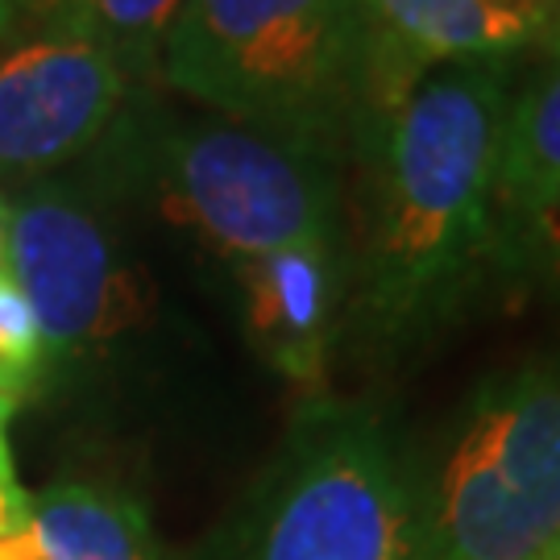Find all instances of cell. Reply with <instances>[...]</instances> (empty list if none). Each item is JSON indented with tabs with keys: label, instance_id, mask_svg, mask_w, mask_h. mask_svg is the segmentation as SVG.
Here are the masks:
<instances>
[{
	"label": "cell",
	"instance_id": "17",
	"mask_svg": "<svg viewBox=\"0 0 560 560\" xmlns=\"http://www.w3.org/2000/svg\"><path fill=\"white\" fill-rule=\"evenodd\" d=\"M62 0H21V9H25V18L34 21V25H42V21H50L55 13H59Z\"/></svg>",
	"mask_w": 560,
	"mask_h": 560
},
{
	"label": "cell",
	"instance_id": "13",
	"mask_svg": "<svg viewBox=\"0 0 560 560\" xmlns=\"http://www.w3.org/2000/svg\"><path fill=\"white\" fill-rule=\"evenodd\" d=\"M183 0H62L50 21L71 25L113 50L133 80L159 75V50Z\"/></svg>",
	"mask_w": 560,
	"mask_h": 560
},
{
	"label": "cell",
	"instance_id": "2",
	"mask_svg": "<svg viewBox=\"0 0 560 560\" xmlns=\"http://www.w3.org/2000/svg\"><path fill=\"white\" fill-rule=\"evenodd\" d=\"M374 46L370 0H183L159 80L345 166L370 113Z\"/></svg>",
	"mask_w": 560,
	"mask_h": 560
},
{
	"label": "cell",
	"instance_id": "3",
	"mask_svg": "<svg viewBox=\"0 0 560 560\" xmlns=\"http://www.w3.org/2000/svg\"><path fill=\"white\" fill-rule=\"evenodd\" d=\"M108 175L229 270L303 245H345L340 162L224 117L129 113L101 145ZM96 154V159H101Z\"/></svg>",
	"mask_w": 560,
	"mask_h": 560
},
{
	"label": "cell",
	"instance_id": "11",
	"mask_svg": "<svg viewBox=\"0 0 560 560\" xmlns=\"http://www.w3.org/2000/svg\"><path fill=\"white\" fill-rule=\"evenodd\" d=\"M540 71L515 88L506 113L499 187H494V229L560 191V21L540 42Z\"/></svg>",
	"mask_w": 560,
	"mask_h": 560
},
{
	"label": "cell",
	"instance_id": "10",
	"mask_svg": "<svg viewBox=\"0 0 560 560\" xmlns=\"http://www.w3.org/2000/svg\"><path fill=\"white\" fill-rule=\"evenodd\" d=\"M378 42L416 71L441 62L515 59L540 46L560 9L536 0H370Z\"/></svg>",
	"mask_w": 560,
	"mask_h": 560
},
{
	"label": "cell",
	"instance_id": "1",
	"mask_svg": "<svg viewBox=\"0 0 560 560\" xmlns=\"http://www.w3.org/2000/svg\"><path fill=\"white\" fill-rule=\"evenodd\" d=\"M515 62H441L358 141L361 233L345 332L402 353L486 279Z\"/></svg>",
	"mask_w": 560,
	"mask_h": 560
},
{
	"label": "cell",
	"instance_id": "14",
	"mask_svg": "<svg viewBox=\"0 0 560 560\" xmlns=\"http://www.w3.org/2000/svg\"><path fill=\"white\" fill-rule=\"evenodd\" d=\"M46 386V345L34 307L13 275L0 270V395L21 407Z\"/></svg>",
	"mask_w": 560,
	"mask_h": 560
},
{
	"label": "cell",
	"instance_id": "5",
	"mask_svg": "<svg viewBox=\"0 0 560 560\" xmlns=\"http://www.w3.org/2000/svg\"><path fill=\"white\" fill-rule=\"evenodd\" d=\"M560 544V374L478 386L420 460V560H544Z\"/></svg>",
	"mask_w": 560,
	"mask_h": 560
},
{
	"label": "cell",
	"instance_id": "6",
	"mask_svg": "<svg viewBox=\"0 0 560 560\" xmlns=\"http://www.w3.org/2000/svg\"><path fill=\"white\" fill-rule=\"evenodd\" d=\"M9 275L34 307L46 345V382L96 361L145 320V282L101 191L42 179L9 196Z\"/></svg>",
	"mask_w": 560,
	"mask_h": 560
},
{
	"label": "cell",
	"instance_id": "16",
	"mask_svg": "<svg viewBox=\"0 0 560 560\" xmlns=\"http://www.w3.org/2000/svg\"><path fill=\"white\" fill-rule=\"evenodd\" d=\"M25 9L21 0H0V50L9 46L13 38H21V25H25Z\"/></svg>",
	"mask_w": 560,
	"mask_h": 560
},
{
	"label": "cell",
	"instance_id": "8",
	"mask_svg": "<svg viewBox=\"0 0 560 560\" xmlns=\"http://www.w3.org/2000/svg\"><path fill=\"white\" fill-rule=\"evenodd\" d=\"M229 275L258 358L303 395L328 390V365L349 312V245L282 249Z\"/></svg>",
	"mask_w": 560,
	"mask_h": 560
},
{
	"label": "cell",
	"instance_id": "9",
	"mask_svg": "<svg viewBox=\"0 0 560 560\" xmlns=\"http://www.w3.org/2000/svg\"><path fill=\"white\" fill-rule=\"evenodd\" d=\"M0 560H171L138 494L104 481H55L9 532Z\"/></svg>",
	"mask_w": 560,
	"mask_h": 560
},
{
	"label": "cell",
	"instance_id": "4",
	"mask_svg": "<svg viewBox=\"0 0 560 560\" xmlns=\"http://www.w3.org/2000/svg\"><path fill=\"white\" fill-rule=\"evenodd\" d=\"M221 560H420V457L378 407L303 395Z\"/></svg>",
	"mask_w": 560,
	"mask_h": 560
},
{
	"label": "cell",
	"instance_id": "12",
	"mask_svg": "<svg viewBox=\"0 0 560 560\" xmlns=\"http://www.w3.org/2000/svg\"><path fill=\"white\" fill-rule=\"evenodd\" d=\"M486 279L511 295L560 312V191L494 229Z\"/></svg>",
	"mask_w": 560,
	"mask_h": 560
},
{
	"label": "cell",
	"instance_id": "7",
	"mask_svg": "<svg viewBox=\"0 0 560 560\" xmlns=\"http://www.w3.org/2000/svg\"><path fill=\"white\" fill-rule=\"evenodd\" d=\"M141 83L71 25L42 21L0 50V175L42 183L101 154L133 113Z\"/></svg>",
	"mask_w": 560,
	"mask_h": 560
},
{
	"label": "cell",
	"instance_id": "19",
	"mask_svg": "<svg viewBox=\"0 0 560 560\" xmlns=\"http://www.w3.org/2000/svg\"><path fill=\"white\" fill-rule=\"evenodd\" d=\"M544 560H560V544H557V548H552V552H548Z\"/></svg>",
	"mask_w": 560,
	"mask_h": 560
},
{
	"label": "cell",
	"instance_id": "15",
	"mask_svg": "<svg viewBox=\"0 0 560 560\" xmlns=\"http://www.w3.org/2000/svg\"><path fill=\"white\" fill-rule=\"evenodd\" d=\"M18 402L0 395V532H9L30 506V490L21 486L18 465H13V444H9V423H13Z\"/></svg>",
	"mask_w": 560,
	"mask_h": 560
},
{
	"label": "cell",
	"instance_id": "18",
	"mask_svg": "<svg viewBox=\"0 0 560 560\" xmlns=\"http://www.w3.org/2000/svg\"><path fill=\"white\" fill-rule=\"evenodd\" d=\"M0 270H9V196L0 191Z\"/></svg>",
	"mask_w": 560,
	"mask_h": 560
}]
</instances>
